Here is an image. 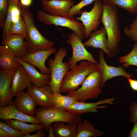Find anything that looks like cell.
Here are the masks:
<instances>
[{
    "label": "cell",
    "instance_id": "obj_12",
    "mask_svg": "<svg viewBox=\"0 0 137 137\" xmlns=\"http://www.w3.org/2000/svg\"><path fill=\"white\" fill-rule=\"evenodd\" d=\"M115 100V98L113 97L101 99L95 102L86 103L76 101L64 109L70 112L80 115L88 113L97 112L98 109H105L108 107L107 105H100L105 104L113 105L114 104Z\"/></svg>",
    "mask_w": 137,
    "mask_h": 137
},
{
    "label": "cell",
    "instance_id": "obj_26",
    "mask_svg": "<svg viewBox=\"0 0 137 137\" xmlns=\"http://www.w3.org/2000/svg\"><path fill=\"white\" fill-rule=\"evenodd\" d=\"M102 2L117 6L133 15L137 13V0H102Z\"/></svg>",
    "mask_w": 137,
    "mask_h": 137
},
{
    "label": "cell",
    "instance_id": "obj_4",
    "mask_svg": "<svg viewBox=\"0 0 137 137\" xmlns=\"http://www.w3.org/2000/svg\"><path fill=\"white\" fill-rule=\"evenodd\" d=\"M102 75L98 65L86 77L81 87L66 95L73 97L76 101L85 102L91 99L97 98L103 93L100 86Z\"/></svg>",
    "mask_w": 137,
    "mask_h": 137
},
{
    "label": "cell",
    "instance_id": "obj_25",
    "mask_svg": "<svg viewBox=\"0 0 137 137\" xmlns=\"http://www.w3.org/2000/svg\"><path fill=\"white\" fill-rule=\"evenodd\" d=\"M6 123L12 128L21 131L25 135L30 134L33 132L44 129L43 125L41 124H28L25 122L14 119H7Z\"/></svg>",
    "mask_w": 137,
    "mask_h": 137
},
{
    "label": "cell",
    "instance_id": "obj_7",
    "mask_svg": "<svg viewBox=\"0 0 137 137\" xmlns=\"http://www.w3.org/2000/svg\"><path fill=\"white\" fill-rule=\"evenodd\" d=\"M37 15L39 21L44 24L65 27L75 32L81 40L84 38L85 28L84 25L82 23L76 21L73 18L54 15L43 10L39 11Z\"/></svg>",
    "mask_w": 137,
    "mask_h": 137
},
{
    "label": "cell",
    "instance_id": "obj_22",
    "mask_svg": "<svg viewBox=\"0 0 137 137\" xmlns=\"http://www.w3.org/2000/svg\"><path fill=\"white\" fill-rule=\"evenodd\" d=\"M19 59L8 46L4 44L0 46V70H13L21 64Z\"/></svg>",
    "mask_w": 137,
    "mask_h": 137
},
{
    "label": "cell",
    "instance_id": "obj_35",
    "mask_svg": "<svg viewBox=\"0 0 137 137\" xmlns=\"http://www.w3.org/2000/svg\"><path fill=\"white\" fill-rule=\"evenodd\" d=\"M9 7L8 0H0V19H5Z\"/></svg>",
    "mask_w": 137,
    "mask_h": 137
},
{
    "label": "cell",
    "instance_id": "obj_20",
    "mask_svg": "<svg viewBox=\"0 0 137 137\" xmlns=\"http://www.w3.org/2000/svg\"><path fill=\"white\" fill-rule=\"evenodd\" d=\"M19 61L25 68L31 83L36 86L49 85L50 75L43 74L39 72L35 66L19 59Z\"/></svg>",
    "mask_w": 137,
    "mask_h": 137
},
{
    "label": "cell",
    "instance_id": "obj_33",
    "mask_svg": "<svg viewBox=\"0 0 137 137\" xmlns=\"http://www.w3.org/2000/svg\"><path fill=\"white\" fill-rule=\"evenodd\" d=\"M0 128L7 132L12 137H24L25 135L19 130L14 128L7 124L6 123L0 121Z\"/></svg>",
    "mask_w": 137,
    "mask_h": 137
},
{
    "label": "cell",
    "instance_id": "obj_23",
    "mask_svg": "<svg viewBox=\"0 0 137 137\" xmlns=\"http://www.w3.org/2000/svg\"><path fill=\"white\" fill-rule=\"evenodd\" d=\"M65 123L63 122H57L52 124L54 137H75L78 124Z\"/></svg>",
    "mask_w": 137,
    "mask_h": 137
},
{
    "label": "cell",
    "instance_id": "obj_38",
    "mask_svg": "<svg viewBox=\"0 0 137 137\" xmlns=\"http://www.w3.org/2000/svg\"><path fill=\"white\" fill-rule=\"evenodd\" d=\"M131 88L133 90L137 91V80L132 79L130 77L127 78Z\"/></svg>",
    "mask_w": 137,
    "mask_h": 137
},
{
    "label": "cell",
    "instance_id": "obj_10",
    "mask_svg": "<svg viewBox=\"0 0 137 137\" xmlns=\"http://www.w3.org/2000/svg\"><path fill=\"white\" fill-rule=\"evenodd\" d=\"M56 51V49L53 48L48 50H39L27 53L21 59L37 67L42 74L50 75V69L46 66L45 63L48 57L55 53Z\"/></svg>",
    "mask_w": 137,
    "mask_h": 137
},
{
    "label": "cell",
    "instance_id": "obj_27",
    "mask_svg": "<svg viewBox=\"0 0 137 137\" xmlns=\"http://www.w3.org/2000/svg\"><path fill=\"white\" fill-rule=\"evenodd\" d=\"M53 106L64 109L71 106L76 101L73 97L64 96L60 93L52 95Z\"/></svg>",
    "mask_w": 137,
    "mask_h": 137
},
{
    "label": "cell",
    "instance_id": "obj_32",
    "mask_svg": "<svg viewBox=\"0 0 137 137\" xmlns=\"http://www.w3.org/2000/svg\"><path fill=\"white\" fill-rule=\"evenodd\" d=\"M96 0H82L77 4L73 5L70 8L68 14V17L73 18L76 14L80 15L81 9L86 6L91 4Z\"/></svg>",
    "mask_w": 137,
    "mask_h": 137
},
{
    "label": "cell",
    "instance_id": "obj_24",
    "mask_svg": "<svg viewBox=\"0 0 137 137\" xmlns=\"http://www.w3.org/2000/svg\"><path fill=\"white\" fill-rule=\"evenodd\" d=\"M104 134V132L95 128L89 121L84 119L77 125L75 137H99Z\"/></svg>",
    "mask_w": 137,
    "mask_h": 137
},
{
    "label": "cell",
    "instance_id": "obj_9",
    "mask_svg": "<svg viewBox=\"0 0 137 137\" xmlns=\"http://www.w3.org/2000/svg\"><path fill=\"white\" fill-rule=\"evenodd\" d=\"M94 6L89 12L87 10L82 11L81 16L75 17V19L80 21L84 25L85 33L84 38H87L93 31L97 30L101 22V17L103 12V3L100 0L94 2Z\"/></svg>",
    "mask_w": 137,
    "mask_h": 137
},
{
    "label": "cell",
    "instance_id": "obj_34",
    "mask_svg": "<svg viewBox=\"0 0 137 137\" xmlns=\"http://www.w3.org/2000/svg\"><path fill=\"white\" fill-rule=\"evenodd\" d=\"M130 115L129 121L131 124L137 121V101L132 102L129 107Z\"/></svg>",
    "mask_w": 137,
    "mask_h": 137
},
{
    "label": "cell",
    "instance_id": "obj_39",
    "mask_svg": "<svg viewBox=\"0 0 137 137\" xmlns=\"http://www.w3.org/2000/svg\"><path fill=\"white\" fill-rule=\"evenodd\" d=\"M0 137H12L7 132L0 128Z\"/></svg>",
    "mask_w": 137,
    "mask_h": 137
},
{
    "label": "cell",
    "instance_id": "obj_18",
    "mask_svg": "<svg viewBox=\"0 0 137 137\" xmlns=\"http://www.w3.org/2000/svg\"><path fill=\"white\" fill-rule=\"evenodd\" d=\"M25 38V36L22 35L9 34L3 41L2 43L8 46L17 57L21 59L28 52Z\"/></svg>",
    "mask_w": 137,
    "mask_h": 137
},
{
    "label": "cell",
    "instance_id": "obj_14",
    "mask_svg": "<svg viewBox=\"0 0 137 137\" xmlns=\"http://www.w3.org/2000/svg\"><path fill=\"white\" fill-rule=\"evenodd\" d=\"M27 92L37 105L44 108L53 106L52 89L50 85L38 87L30 84L27 88Z\"/></svg>",
    "mask_w": 137,
    "mask_h": 137
},
{
    "label": "cell",
    "instance_id": "obj_17",
    "mask_svg": "<svg viewBox=\"0 0 137 137\" xmlns=\"http://www.w3.org/2000/svg\"><path fill=\"white\" fill-rule=\"evenodd\" d=\"M0 119L4 121L8 119H14L32 124H41L40 121L34 116H28L18 110L13 102L8 106L0 107Z\"/></svg>",
    "mask_w": 137,
    "mask_h": 137
},
{
    "label": "cell",
    "instance_id": "obj_21",
    "mask_svg": "<svg viewBox=\"0 0 137 137\" xmlns=\"http://www.w3.org/2000/svg\"><path fill=\"white\" fill-rule=\"evenodd\" d=\"M106 30L104 27L92 32L89 39L83 43L87 47H91L93 48H98L101 49L104 53L110 57V55L107 49V39Z\"/></svg>",
    "mask_w": 137,
    "mask_h": 137
},
{
    "label": "cell",
    "instance_id": "obj_11",
    "mask_svg": "<svg viewBox=\"0 0 137 137\" xmlns=\"http://www.w3.org/2000/svg\"><path fill=\"white\" fill-rule=\"evenodd\" d=\"M104 53L102 50H99L98 59L99 62L98 65L102 75V80L100 85L101 88L107 80L113 77L118 76H122L127 78L134 77L133 75L126 72L123 66L119 65L116 67L108 65L104 59Z\"/></svg>",
    "mask_w": 137,
    "mask_h": 137
},
{
    "label": "cell",
    "instance_id": "obj_6",
    "mask_svg": "<svg viewBox=\"0 0 137 137\" xmlns=\"http://www.w3.org/2000/svg\"><path fill=\"white\" fill-rule=\"evenodd\" d=\"M67 49L62 46L55 53L54 59H49L47 65L51 70V78L49 84L52 95L60 93V88L61 82L66 73L70 69L68 62H63L67 55Z\"/></svg>",
    "mask_w": 137,
    "mask_h": 137
},
{
    "label": "cell",
    "instance_id": "obj_42",
    "mask_svg": "<svg viewBox=\"0 0 137 137\" xmlns=\"http://www.w3.org/2000/svg\"><path fill=\"white\" fill-rule=\"evenodd\" d=\"M136 73L137 74V68L136 70Z\"/></svg>",
    "mask_w": 137,
    "mask_h": 137
},
{
    "label": "cell",
    "instance_id": "obj_40",
    "mask_svg": "<svg viewBox=\"0 0 137 137\" xmlns=\"http://www.w3.org/2000/svg\"><path fill=\"white\" fill-rule=\"evenodd\" d=\"M21 4L26 7H29L32 3V0H20Z\"/></svg>",
    "mask_w": 137,
    "mask_h": 137
},
{
    "label": "cell",
    "instance_id": "obj_19",
    "mask_svg": "<svg viewBox=\"0 0 137 137\" xmlns=\"http://www.w3.org/2000/svg\"><path fill=\"white\" fill-rule=\"evenodd\" d=\"M13 70H0V107H6L12 103L10 87L11 75Z\"/></svg>",
    "mask_w": 137,
    "mask_h": 137
},
{
    "label": "cell",
    "instance_id": "obj_37",
    "mask_svg": "<svg viewBox=\"0 0 137 137\" xmlns=\"http://www.w3.org/2000/svg\"><path fill=\"white\" fill-rule=\"evenodd\" d=\"M129 137H137V121L134 123L133 126L128 134Z\"/></svg>",
    "mask_w": 137,
    "mask_h": 137
},
{
    "label": "cell",
    "instance_id": "obj_41",
    "mask_svg": "<svg viewBox=\"0 0 137 137\" xmlns=\"http://www.w3.org/2000/svg\"><path fill=\"white\" fill-rule=\"evenodd\" d=\"M49 137H54V134L53 128L52 126V124H51L49 126L48 130Z\"/></svg>",
    "mask_w": 137,
    "mask_h": 137
},
{
    "label": "cell",
    "instance_id": "obj_16",
    "mask_svg": "<svg viewBox=\"0 0 137 137\" xmlns=\"http://www.w3.org/2000/svg\"><path fill=\"white\" fill-rule=\"evenodd\" d=\"M15 96L13 103L16 108L25 114L33 116L37 105L30 95L23 91L18 93Z\"/></svg>",
    "mask_w": 137,
    "mask_h": 137
},
{
    "label": "cell",
    "instance_id": "obj_28",
    "mask_svg": "<svg viewBox=\"0 0 137 137\" xmlns=\"http://www.w3.org/2000/svg\"><path fill=\"white\" fill-rule=\"evenodd\" d=\"M118 61L124 68H127L130 65L137 66V43L134 44L132 50L128 54L119 57Z\"/></svg>",
    "mask_w": 137,
    "mask_h": 137
},
{
    "label": "cell",
    "instance_id": "obj_3",
    "mask_svg": "<svg viewBox=\"0 0 137 137\" xmlns=\"http://www.w3.org/2000/svg\"><path fill=\"white\" fill-rule=\"evenodd\" d=\"M34 116L40 121L47 132L50 125L53 123L61 122L78 124L83 121L81 115L54 106L39 108L36 109Z\"/></svg>",
    "mask_w": 137,
    "mask_h": 137
},
{
    "label": "cell",
    "instance_id": "obj_36",
    "mask_svg": "<svg viewBox=\"0 0 137 137\" xmlns=\"http://www.w3.org/2000/svg\"><path fill=\"white\" fill-rule=\"evenodd\" d=\"M37 132L32 135H25L24 137H44L46 136V134L44 129L37 130Z\"/></svg>",
    "mask_w": 137,
    "mask_h": 137
},
{
    "label": "cell",
    "instance_id": "obj_15",
    "mask_svg": "<svg viewBox=\"0 0 137 137\" xmlns=\"http://www.w3.org/2000/svg\"><path fill=\"white\" fill-rule=\"evenodd\" d=\"M43 9L52 15L68 17L69 11L74 3L72 0L41 1Z\"/></svg>",
    "mask_w": 137,
    "mask_h": 137
},
{
    "label": "cell",
    "instance_id": "obj_43",
    "mask_svg": "<svg viewBox=\"0 0 137 137\" xmlns=\"http://www.w3.org/2000/svg\"><path fill=\"white\" fill-rule=\"evenodd\" d=\"M41 1H43V0H40Z\"/></svg>",
    "mask_w": 137,
    "mask_h": 137
},
{
    "label": "cell",
    "instance_id": "obj_5",
    "mask_svg": "<svg viewBox=\"0 0 137 137\" xmlns=\"http://www.w3.org/2000/svg\"><path fill=\"white\" fill-rule=\"evenodd\" d=\"M98 64L85 60H82L67 72L61 82L60 92L68 93L79 88L87 76Z\"/></svg>",
    "mask_w": 137,
    "mask_h": 137
},
{
    "label": "cell",
    "instance_id": "obj_2",
    "mask_svg": "<svg viewBox=\"0 0 137 137\" xmlns=\"http://www.w3.org/2000/svg\"><path fill=\"white\" fill-rule=\"evenodd\" d=\"M20 11L21 16L26 27V35L25 39L27 53L53 48L54 43L43 36L35 25L34 17L29 7L22 5Z\"/></svg>",
    "mask_w": 137,
    "mask_h": 137
},
{
    "label": "cell",
    "instance_id": "obj_31",
    "mask_svg": "<svg viewBox=\"0 0 137 137\" xmlns=\"http://www.w3.org/2000/svg\"><path fill=\"white\" fill-rule=\"evenodd\" d=\"M123 31L126 36L133 41H137V15L132 20V23L130 24L129 27H124Z\"/></svg>",
    "mask_w": 137,
    "mask_h": 137
},
{
    "label": "cell",
    "instance_id": "obj_29",
    "mask_svg": "<svg viewBox=\"0 0 137 137\" xmlns=\"http://www.w3.org/2000/svg\"><path fill=\"white\" fill-rule=\"evenodd\" d=\"M11 34L22 35L25 38L26 35V27L21 16L17 22H12L9 31V34Z\"/></svg>",
    "mask_w": 137,
    "mask_h": 137
},
{
    "label": "cell",
    "instance_id": "obj_8",
    "mask_svg": "<svg viewBox=\"0 0 137 137\" xmlns=\"http://www.w3.org/2000/svg\"><path fill=\"white\" fill-rule=\"evenodd\" d=\"M69 39L66 43L71 47L72 54L68 61L71 70L76 65L77 62L81 60H87L98 64L99 62L94 58L93 55L85 48L77 35L73 31L67 35Z\"/></svg>",
    "mask_w": 137,
    "mask_h": 137
},
{
    "label": "cell",
    "instance_id": "obj_1",
    "mask_svg": "<svg viewBox=\"0 0 137 137\" xmlns=\"http://www.w3.org/2000/svg\"><path fill=\"white\" fill-rule=\"evenodd\" d=\"M101 21L107 34V49L110 57H113L119 53L121 39L119 19L116 6L103 3Z\"/></svg>",
    "mask_w": 137,
    "mask_h": 137
},
{
    "label": "cell",
    "instance_id": "obj_30",
    "mask_svg": "<svg viewBox=\"0 0 137 137\" xmlns=\"http://www.w3.org/2000/svg\"><path fill=\"white\" fill-rule=\"evenodd\" d=\"M9 7L5 21L3 27L2 40H4L9 34V31L12 22V4L10 0H8Z\"/></svg>",
    "mask_w": 137,
    "mask_h": 137
},
{
    "label": "cell",
    "instance_id": "obj_13",
    "mask_svg": "<svg viewBox=\"0 0 137 137\" xmlns=\"http://www.w3.org/2000/svg\"><path fill=\"white\" fill-rule=\"evenodd\" d=\"M26 71L20 64L14 68L11 76L10 92L12 98L19 92L23 91L31 84Z\"/></svg>",
    "mask_w": 137,
    "mask_h": 137
}]
</instances>
